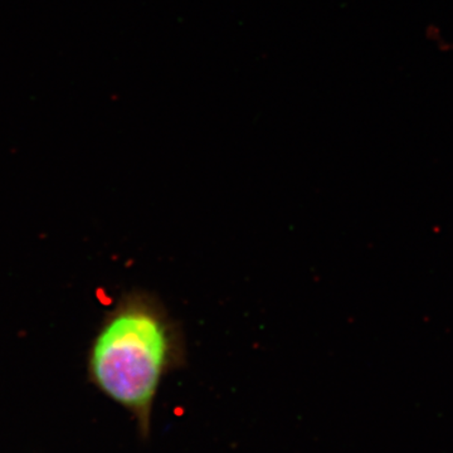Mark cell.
<instances>
[{
	"instance_id": "obj_1",
	"label": "cell",
	"mask_w": 453,
	"mask_h": 453,
	"mask_svg": "<svg viewBox=\"0 0 453 453\" xmlns=\"http://www.w3.org/2000/svg\"><path fill=\"white\" fill-rule=\"evenodd\" d=\"M186 359L180 324L157 295L134 288L101 319L86 366L91 383L130 411L148 432L164 378L180 369Z\"/></svg>"
}]
</instances>
